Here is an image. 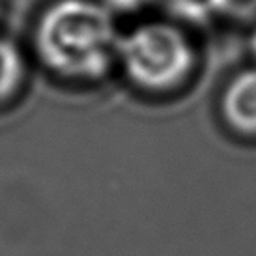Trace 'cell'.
<instances>
[{
	"label": "cell",
	"instance_id": "6da1fadb",
	"mask_svg": "<svg viewBox=\"0 0 256 256\" xmlns=\"http://www.w3.org/2000/svg\"><path fill=\"white\" fill-rule=\"evenodd\" d=\"M120 34L100 0H47L30 30L28 54L56 80L98 86L116 73Z\"/></svg>",
	"mask_w": 256,
	"mask_h": 256
},
{
	"label": "cell",
	"instance_id": "7a4b0ae2",
	"mask_svg": "<svg viewBox=\"0 0 256 256\" xmlns=\"http://www.w3.org/2000/svg\"><path fill=\"white\" fill-rule=\"evenodd\" d=\"M200 49L182 22L150 17L122 30L116 73L133 90L154 98L182 92L196 77Z\"/></svg>",
	"mask_w": 256,
	"mask_h": 256
},
{
	"label": "cell",
	"instance_id": "3957f363",
	"mask_svg": "<svg viewBox=\"0 0 256 256\" xmlns=\"http://www.w3.org/2000/svg\"><path fill=\"white\" fill-rule=\"evenodd\" d=\"M217 110L230 135L256 140V66L236 72L224 82Z\"/></svg>",
	"mask_w": 256,
	"mask_h": 256
},
{
	"label": "cell",
	"instance_id": "277c9868",
	"mask_svg": "<svg viewBox=\"0 0 256 256\" xmlns=\"http://www.w3.org/2000/svg\"><path fill=\"white\" fill-rule=\"evenodd\" d=\"M30 62L28 49L0 32V108L14 105L24 94L30 80Z\"/></svg>",
	"mask_w": 256,
	"mask_h": 256
},
{
	"label": "cell",
	"instance_id": "5b68a950",
	"mask_svg": "<svg viewBox=\"0 0 256 256\" xmlns=\"http://www.w3.org/2000/svg\"><path fill=\"white\" fill-rule=\"evenodd\" d=\"M210 8L220 15L250 17L256 14V0H210Z\"/></svg>",
	"mask_w": 256,
	"mask_h": 256
},
{
	"label": "cell",
	"instance_id": "8992f818",
	"mask_svg": "<svg viewBox=\"0 0 256 256\" xmlns=\"http://www.w3.org/2000/svg\"><path fill=\"white\" fill-rule=\"evenodd\" d=\"M103 6L118 19L120 15H133L142 12L152 0H100Z\"/></svg>",
	"mask_w": 256,
	"mask_h": 256
},
{
	"label": "cell",
	"instance_id": "52a82bcc",
	"mask_svg": "<svg viewBox=\"0 0 256 256\" xmlns=\"http://www.w3.org/2000/svg\"><path fill=\"white\" fill-rule=\"evenodd\" d=\"M249 52L252 56V66H256V22L249 34Z\"/></svg>",
	"mask_w": 256,
	"mask_h": 256
},
{
	"label": "cell",
	"instance_id": "ba28073f",
	"mask_svg": "<svg viewBox=\"0 0 256 256\" xmlns=\"http://www.w3.org/2000/svg\"><path fill=\"white\" fill-rule=\"evenodd\" d=\"M6 17V0H0V24Z\"/></svg>",
	"mask_w": 256,
	"mask_h": 256
}]
</instances>
